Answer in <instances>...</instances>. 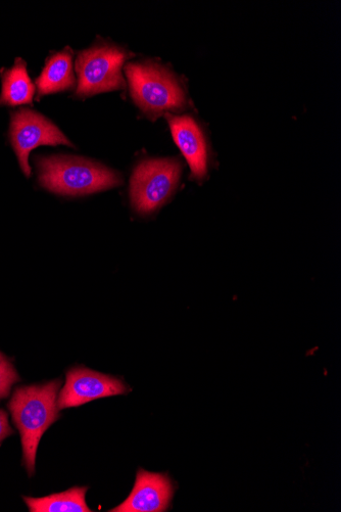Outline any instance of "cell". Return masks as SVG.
Masks as SVG:
<instances>
[{"label": "cell", "mask_w": 341, "mask_h": 512, "mask_svg": "<svg viewBox=\"0 0 341 512\" xmlns=\"http://www.w3.org/2000/svg\"><path fill=\"white\" fill-rule=\"evenodd\" d=\"M61 381L17 389L9 403L13 421L23 446V458L29 476L35 472L36 453L41 437L60 417L58 391Z\"/></svg>", "instance_id": "7a4b0ae2"}, {"label": "cell", "mask_w": 341, "mask_h": 512, "mask_svg": "<svg viewBox=\"0 0 341 512\" xmlns=\"http://www.w3.org/2000/svg\"><path fill=\"white\" fill-rule=\"evenodd\" d=\"M172 136L182 155L186 159L191 174L203 180L209 169V150L204 132L192 117L166 115Z\"/></svg>", "instance_id": "9c48e42d"}, {"label": "cell", "mask_w": 341, "mask_h": 512, "mask_svg": "<svg viewBox=\"0 0 341 512\" xmlns=\"http://www.w3.org/2000/svg\"><path fill=\"white\" fill-rule=\"evenodd\" d=\"M3 89L0 106L32 105L35 86L28 74L27 64L17 59L15 65L2 71Z\"/></svg>", "instance_id": "8fae6325"}, {"label": "cell", "mask_w": 341, "mask_h": 512, "mask_svg": "<svg viewBox=\"0 0 341 512\" xmlns=\"http://www.w3.org/2000/svg\"><path fill=\"white\" fill-rule=\"evenodd\" d=\"M10 137L23 173L30 177L29 154L40 146H68L74 148L67 136L43 115L30 109L12 114Z\"/></svg>", "instance_id": "8992f818"}, {"label": "cell", "mask_w": 341, "mask_h": 512, "mask_svg": "<svg viewBox=\"0 0 341 512\" xmlns=\"http://www.w3.org/2000/svg\"><path fill=\"white\" fill-rule=\"evenodd\" d=\"M171 479L165 474H155L139 469L129 497L111 512H163L173 498Z\"/></svg>", "instance_id": "ba28073f"}, {"label": "cell", "mask_w": 341, "mask_h": 512, "mask_svg": "<svg viewBox=\"0 0 341 512\" xmlns=\"http://www.w3.org/2000/svg\"><path fill=\"white\" fill-rule=\"evenodd\" d=\"M130 57L132 55L119 46L106 42L95 43L81 52L76 60V96L89 98L99 93L125 88L122 68Z\"/></svg>", "instance_id": "277c9868"}, {"label": "cell", "mask_w": 341, "mask_h": 512, "mask_svg": "<svg viewBox=\"0 0 341 512\" xmlns=\"http://www.w3.org/2000/svg\"><path fill=\"white\" fill-rule=\"evenodd\" d=\"M125 71L133 101L149 117L157 119L187 107L180 80L167 68L141 62L128 64Z\"/></svg>", "instance_id": "3957f363"}, {"label": "cell", "mask_w": 341, "mask_h": 512, "mask_svg": "<svg viewBox=\"0 0 341 512\" xmlns=\"http://www.w3.org/2000/svg\"><path fill=\"white\" fill-rule=\"evenodd\" d=\"M76 84L73 70V52L65 49L47 59L36 80L38 99L53 93L71 90Z\"/></svg>", "instance_id": "30bf717a"}, {"label": "cell", "mask_w": 341, "mask_h": 512, "mask_svg": "<svg viewBox=\"0 0 341 512\" xmlns=\"http://www.w3.org/2000/svg\"><path fill=\"white\" fill-rule=\"evenodd\" d=\"M87 487H75L66 492L42 498L24 497L31 512H90L86 504Z\"/></svg>", "instance_id": "7c38bea8"}, {"label": "cell", "mask_w": 341, "mask_h": 512, "mask_svg": "<svg viewBox=\"0 0 341 512\" xmlns=\"http://www.w3.org/2000/svg\"><path fill=\"white\" fill-rule=\"evenodd\" d=\"M130 388L121 380L86 368H73L58 399V408L78 407L90 401L124 395Z\"/></svg>", "instance_id": "52a82bcc"}, {"label": "cell", "mask_w": 341, "mask_h": 512, "mask_svg": "<svg viewBox=\"0 0 341 512\" xmlns=\"http://www.w3.org/2000/svg\"><path fill=\"white\" fill-rule=\"evenodd\" d=\"M182 173L176 159L144 160L135 168L130 181L134 210L150 215L159 210L175 193Z\"/></svg>", "instance_id": "5b68a950"}, {"label": "cell", "mask_w": 341, "mask_h": 512, "mask_svg": "<svg viewBox=\"0 0 341 512\" xmlns=\"http://www.w3.org/2000/svg\"><path fill=\"white\" fill-rule=\"evenodd\" d=\"M13 434L8 420V414L5 410L0 409V442Z\"/></svg>", "instance_id": "5bb4252c"}, {"label": "cell", "mask_w": 341, "mask_h": 512, "mask_svg": "<svg viewBox=\"0 0 341 512\" xmlns=\"http://www.w3.org/2000/svg\"><path fill=\"white\" fill-rule=\"evenodd\" d=\"M36 162L42 188L60 196L92 195L117 188L123 181L116 171L83 158L51 156Z\"/></svg>", "instance_id": "6da1fadb"}, {"label": "cell", "mask_w": 341, "mask_h": 512, "mask_svg": "<svg viewBox=\"0 0 341 512\" xmlns=\"http://www.w3.org/2000/svg\"><path fill=\"white\" fill-rule=\"evenodd\" d=\"M20 377L11 361L0 353V400L7 398Z\"/></svg>", "instance_id": "4fadbf2b"}]
</instances>
